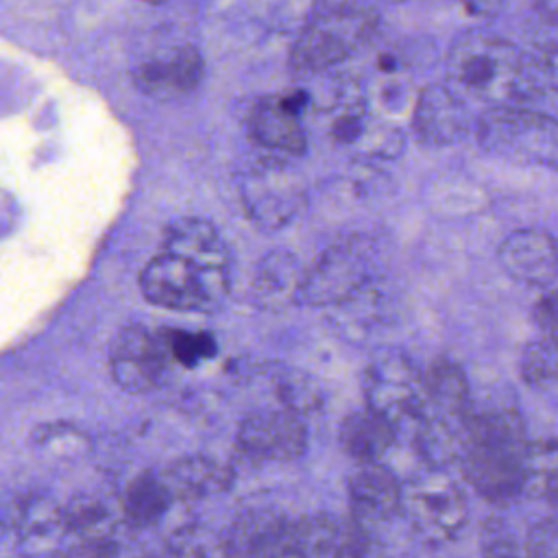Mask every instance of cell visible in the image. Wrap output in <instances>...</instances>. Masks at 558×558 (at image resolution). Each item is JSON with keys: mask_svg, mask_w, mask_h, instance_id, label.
<instances>
[{"mask_svg": "<svg viewBox=\"0 0 558 558\" xmlns=\"http://www.w3.org/2000/svg\"><path fill=\"white\" fill-rule=\"evenodd\" d=\"M146 301L168 310H207L229 290V253L211 222L179 218L140 272Z\"/></svg>", "mask_w": 558, "mask_h": 558, "instance_id": "6da1fadb", "label": "cell"}, {"mask_svg": "<svg viewBox=\"0 0 558 558\" xmlns=\"http://www.w3.org/2000/svg\"><path fill=\"white\" fill-rule=\"evenodd\" d=\"M527 442L523 418L514 408H471L458 458L462 477L486 501L508 504L517 499L523 495Z\"/></svg>", "mask_w": 558, "mask_h": 558, "instance_id": "7a4b0ae2", "label": "cell"}, {"mask_svg": "<svg viewBox=\"0 0 558 558\" xmlns=\"http://www.w3.org/2000/svg\"><path fill=\"white\" fill-rule=\"evenodd\" d=\"M445 78L462 100L523 105V48L484 28L464 31L447 50Z\"/></svg>", "mask_w": 558, "mask_h": 558, "instance_id": "3957f363", "label": "cell"}, {"mask_svg": "<svg viewBox=\"0 0 558 558\" xmlns=\"http://www.w3.org/2000/svg\"><path fill=\"white\" fill-rule=\"evenodd\" d=\"M379 28V13L357 2L318 4L299 31L290 65L296 74H320L349 59L371 41Z\"/></svg>", "mask_w": 558, "mask_h": 558, "instance_id": "277c9868", "label": "cell"}, {"mask_svg": "<svg viewBox=\"0 0 558 558\" xmlns=\"http://www.w3.org/2000/svg\"><path fill=\"white\" fill-rule=\"evenodd\" d=\"M477 146L501 161L558 172V120L525 105L488 107L475 118Z\"/></svg>", "mask_w": 558, "mask_h": 558, "instance_id": "5b68a950", "label": "cell"}, {"mask_svg": "<svg viewBox=\"0 0 558 558\" xmlns=\"http://www.w3.org/2000/svg\"><path fill=\"white\" fill-rule=\"evenodd\" d=\"M362 392L366 408L392 423L397 432L410 427L412 434L427 408L423 373L397 351L381 353L368 362L362 375Z\"/></svg>", "mask_w": 558, "mask_h": 558, "instance_id": "8992f818", "label": "cell"}, {"mask_svg": "<svg viewBox=\"0 0 558 558\" xmlns=\"http://www.w3.org/2000/svg\"><path fill=\"white\" fill-rule=\"evenodd\" d=\"M377 244L364 235L331 244L305 272L299 299L310 305H340L371 286Z\"/></svg>", "mask_w": 558, "mask_h": 558, "instance_id": "52a82bcc", "label": "cell"}, {"mask_svg": "<svg viewBox=\"0 0 558 558\" xmlns=\"http://www.w3.org/2000/svg\"><path fill=\"white\" fill-rule=\"evenodd\" d=\"M416 534L442 543L456 538L469 519L462 488L445 471H425L403 486V508Z\"/></svg>", "mask_w": 558, "mask_h": 558, "instance_id": "ba28073f", "label": "cell"}, {"mask_svg": "<svg viewBox=\"0 0 558 558\" xmlns=\"http://www.w3.org/2000/svg\"><path fill=\"white\" fill-rule=\"evenodd\" d=\"M168 360L170 347L166 336H157L144 325H129L118 331L109 349L111 377L131 395L155 390L166 375Z\"/></svg>", "mask_w": 558, "mask_h": 558, "instance_id": "9c48e42d", "label": "cell"}, {"mask_svg": "<svg viewBox=\"0 0 558 558\" xmlns=\"http://www.w3.org/2000/svg\"><path fill=\"white\" fill-rule=\"evenodd\" d=\"M238 447L253 460L288 462L303 456L307 429L299 412L290 408L257 410L242 418L238 427Z\"/></svg>", "mask_w": 558, "mask_h": 558, "instance_id": "30bf717a", "label": "cell"}, {"mask_svg": "<svg viewBox=\"0 0 558 558\" xmlns=\"http://www.w3.org/2000/svg\"><path fill=\"white\" fill-rule=\"evenodd\" d=\"M475 118L466 100H462L447 83L425 85L412 105V131L423 146L442 148L462 142Z\"/></svg>", "mask_w": 558, "mask_h": 558, "instance_id": "8fae6325", "label": "cell"}, {"mask_svg": "<svg viewBox=\"0 0 558 558\" xmlns=\"http://www.w3.org/2000/svg\"><path fill=\"white\" fill-rule=\"evenodd\" d=\"M497 259L512 279L534 288L549 286L558 277V238L534 227L510 231L497 248Z\"/></svg>", "mask_w": 558, "mask_h": 558, "instance_id": "7c38bea8", "label": "cell"}, {"mask_svg": "<svg viewBox=\"0 0 558 558\" xmlns=\"http://www.w3.org/2000/svg\"><path fill=\"white\" fill-rule=\"evenodd\" d=\"M351 521L373 527L401 514L403 484L381 462L360 464L347 484Z\"/></svg>", "mask_w": 558, "mask_h": 558, "instance_id": "4fadbf2b", "label": "cell"}, {"mask_svg": "<svg viewBox=\"0 0 558 558\" xmlns=\"http://www.w3.org/2000/svg\"><path fill=\"white\" fill-rule=\"evenodd\" d=\"M203 78V57L194 46H179L161 57L144 61L135 74V85L155 100H177L192 94Z\"/></svg>", "mask_w": 558, "mask_h": 558, "instance_id": "5bb4252c", "label": "cell"}, {"mask_svg": "<svg viewBox=\"0 0 558 558\" xmlns=\"http://www.w3.org/2000/svg\"><path fill=\"white\" fill-rule=\"evenodd\" d=\"M288 517L248 510L222 532L227 558H288Z\"/></svg>", "mask_w": 558, "mask_h": 558, "instance_id": "9a60e30c", "label": "cell"}, {"mask_svg": "<svg viewBox=\"0 0 558 558\" xmlns=\"http://www.w3.org/2000/svg\"><path fill=\"white\" fill-rule=\"evenodd\" d=\"M248 131L257 144L268 150L299 155L305 150V133L299 122V109L292 100H264L255 105L248 118Z\"/></svg>", "mask_w": 558, "mask_h": 558, "instance_id": "2e32d148", "label": "cell"}, {"mask_svg": "<svg viewBox=\"0 0 558 558\" xmlns=\"http://www.w3.org/2000/svg\"><path fill=\"white\" fill-rule=\"evenodd\" d=\"M7 525L17 532L20 545L24 549L41 554L52 551L61 534H65L61 506L39 495H26L17 499Z\"/></svg>", "mask_w": 558, "mask_h": 558, "instance_id": "e0dca14e", "label": "cell"}, {"mask_svg": "<svg viewBox=\"0 0 558 558\" xmlns=\"http://www.w3.org/2000/svg\"><path fill=\"white\" fill-rule=\"evenodd\" d=\"M399 432L377 412L364 408L351 412L338 432L340 445L347 456L360 464H377L395 445Z\"/></svg>", "mask_w": 558, "mask_h": 558, "instance_id": "ac0fdd59", "label": "cell"}, {"mask_svg": "<svg viewBox=\"0 0 558 558\" xmlns=\"http://www.w3.org/2000/svg\"><path fill=\"white\" fill-rule=\"evenodd\" d=\"M425 401L432 412L453 421H466L471 412V386L460 364L447 357H436L423 371Z\"/></svg>", "mask_w": 558, "mask_h": 558, "instance_id": "d6986e66", "label": "cell"}, {"mask_svg": "<svg viewBox=\"0 0 558 558\" xmlns=\"http://www.w3.org/2000/svg\"><path fill=\"white\" fill-rule=\"evenodd\" d=\"M159 477L172 499H203L227 490L231 484L229 469L205 456L177 460Z\"/></svg>", "mask_w": 558, "mask_h": 558, "instance_id": "ffe728a7", "label": "cell"}, {"mask_svg": "<svg viewBox=\"0 0 558 558\" xmlns=\"http://www.w3.org/2000/svg\"><path fill=\"white\" fill-rule=\"evenodd\" d=\"M305 272H301L296 259L290 253L275 251L266 255L253 279V296L259 307L277 310L299 299Z\"/></svg>", "mask_w": 558, "mask_h": 558, "instance_id": "44dd1931", "label": "cell"}, {"mask_svg": "<svg viewBox=\"0 0 558 558\" xmlns=\"http://www.w3.org/2000/svg\"><path fill=\"white\" fill-rule=\"evenodd\" d=\"M344 523L316 512L288 521V558H323L333 556Z\"/></svg>", "mask_w": 558, "mask_h": 558, "instance_id": "7402d4cb", "label": "cell"}, {"mask_svg": "<svg viewBox=\"0 0 558 558\" xmlns=\"http://www.w3.org/2000/svg\"><path fill=\"white\" fill-rule=\"evenodd\" d=\"M172 495L155 473L137 475L122 495V514L135 527L157 523L170 508Z\"/></svg>", "mask_w": 558, "mask_h": 558, "instance_id": "603a6c76", "label": "cell"}, {"mask_svg": "<svg viewBox=\"0 0 558 558\" xmlns=\"http://www.w3.org/2000/svg\"><path fill=\"white\" fill-rule=\"evenodd\" d=\"M523 493L558 504V438L527 442Z\"/></svg>", "mask_w": 558, "mask_h": 558, "instance_id": "cb8c5ba5", "label": "cell"}, {"mask_svg": "<svg viewBox=\"0 0 558 558\" xmlns=\"http://www.w3.org/2000/svg\"><path fill=\"white\" fill-rule=\"evenodd\" d=\"M519 371L534 392L558 403V342L547 338L530 342L521 353Z\"/></svg>", "mask_w": 558, "mask_h": 558, "instance_id": "d4e9b609", "label": "cell"}, {"mask_svg": "<svg viewBox=\"0 0 558 558\" xmlns=\"http://www.w3.org/2000/svg\"><path fill=\"white\" fill-rule=\"evenodd\" d=\"M63 512V527L68 534H74L78 543L83 541H105L111 538V512L107 506L96 497H74L65 506Z\"/></svg>", "mask_w": 558, "mask_h": 558, "instance_id": "484cf974", "label": "cell"}, {"mask_svg": "<svg viewBox=\"0 0 558 558\" xmlns=\"http://www.w3.org/2000/svg\"><path fill=\"white\" fill-rule=\"evenodd\" d=\"M523 89L525 100L558 94V41H538L523 50Z\"/></svg>", "mask_w": 558, "mask_h": 558, "instance_id": "4316f807", "label": "cell"}, {"mask_svg": "<svg viewBox=\"0 0 558 558\" xmlns=\"http://www.w3.org/2000/svg\"><path fill=\"white\" fill-rule=\"evenodd\" d=\"M166 545L174 558H227L222 534H214L198 525L179 527Z\"/></svg>", "mask_w": 558, "mask_h": 558, "instance_id": "83f0119b", "label": "cell"}, {"mask_svg": "<svg viewBox=\"0 0 558 558\" xmlns=\"http://www.w3.org/2000/svg\"><path fill=\"white\" fill-rule=\"evenodd\" d=\"M331 558H388L384 545L373 536V532L355 521L344 523L340 543Z\"/></svg>", "mask_w": 558, "mask_h": 558, "instance_id": "f1b7e54d", "label": "cell"}, {"mask_svg": "<svg viewBox=\"0 0 558 558\" xmlns=\"http://www.w3.org/2000/svg\"><path fill=\"white\" fill-rule=\"evenodd\" d=\"M170 355L185 364H194L203 357H207L214 351V344L207 336H192V333H170L168 338Z\"/></svg>", "mask_w": 558, "mask_h": 558, "instance_id": "f546056e", "label": "cell"}, {"mask_svg": "<svg viewBox=\"0 0 558 558\" xmlns=\"http://www.w3.org/2000/svg\"><path fill=\"white\" fill-rule=\"evenodd\" d=\"M532 320L543 331V338L558 342V290H551L536 301Z\"/></svg>", "mask_w": 558, "mask_h": 558, "instance_id": "4dcf8cb0", "label": "cell"}, {"mask_svg": "<svg viewBox=\"0 0 558 558\" xmlns=\"http://www.w3.org/2000/svg\"><path fill=\"white\" fill-rule=\"evenodd\" d=\"M530 554L534 558H558V523H538L530 534Z\"/></svg>", "mask_w": 558, "mask_h": 558, "instance_id": "1f68e13d", "label": "cell"}, {"mask_svg": "<svg viewBox=\"0 0 558 558\" xmlns=\"http://www.w3.org/2000/svg\"><path fill=\"white\" fill-rule=\"evenodd\" d=\"M536 11V20L545 26H551L554 31H558V2H541L534 4Z\"/></svg>", "mask_w": 558, "mask_h": 558, "instance_id": "d6a6232c", "label": "cell"}, {"mask_svg": "<svg viewBox=\"0 0 558 558\" xmlns=\"http://www.w3.org/2000/svg\"><path fill=\"white\" fill-rule=\"evenodd\" d=\"M486 558H519L512 549H506V547H501V549H490L488 554H486Z\"/></svg>", "mask_w": 558, "mask_h": 558, "instance_id": "836d02e7", "label": "cell"}, {"mask_svg": "<svg viewBox=\"0 0 558 558\" xmlns=\"http://www.w3.org/2000/svg\"><path fill=\"white\" fill-rule=\"evenodd\" d=\"M4 530H7V527H4V523H2V519H0V538H2V534H4Z\"/></svg>", "mask_w": 558, "mask_h": 558, "instance_id": "e575fe53", "label": "cell"}, {"mask_svg": "<svg viewBox=\"0 0 558 558\" xmlns=\"http://www.w3.org/2000/svg\"><path fill=\"white\" fill-rule=\"evenodd\" d=\"M142 558H155V556H142Z\"/></svg>", "mask_w": 558, "mask_h": 558, "instance_id": "d590c367", "label": "cell"}]
</instances>
